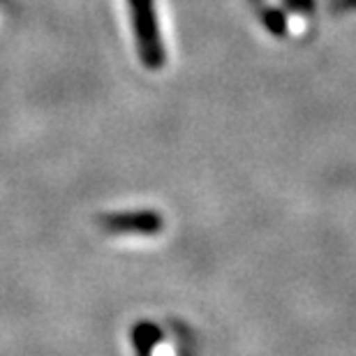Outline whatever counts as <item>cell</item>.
Wrapping results in <instances>:
<instances>
[{
    "label": "cell",
    "mask_w": 356,
    "mask_h": 356,
    "mask_svg": "<svg viewBox=\"0 0 356 356\" xmlns=\"http://www.w3.org/2000/svg\"><path fill=\"white\" fill-rule=\"evenodd\" d=\"M134 12H137V28H139V42L144 47V56L151 65L160 63V51H158V38H155L153 28V14L148 7V0H134Z\"/></svg>",
    "instance_id": "1"
},
{
    "label": "cell",
    "mask_w": 356,
    "mask_h": 356,
    "mask_svg": "<svg viewBox=\"0 0 356 356\" xmlns=\"http://www.w3.org/2000/svg\"><path fill=\"white\" fill-rule=\"evenodd\" d=\"M158 225L151 216H123V218H113L111 220V227L113 229H125V232H151L153 227Z\"/></svg>",
    "instance_id": "2"
},
{
    "label": "cell",
    "mask_w": 356,
    "mask_h": 356,
    "mask_svg": "<svg viewBox=\"0 0 356 356\" xmlns=\"http://www.w3.org/2000/svg\"><path fill=\"white\" fill-rule=\"evenodd\" d=\"M153 356H174V354H172V350H169L167 345H160L158 350H155V354H153Z\"/></svg>",
    "instance_id": "3"
}]
</instances>
